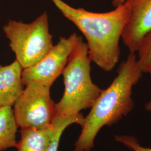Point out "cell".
Returning a JSON list of instances; mask_svg holds the SVG:
<instances>
[{"label":"cell","instance_id":"1","mask_svg":"<svg viewBox=\"0 0 151 151\" xmlns=\"http://www.w3.org/2000/svg\"><path fill=\"white\" fill-rule=\"evenodd\" d=\"M62 15L73 23L87 41L92 62L105 72L113 70L120 57V40L130 14L126 1L105 12L75 8L63 0H51Z\"/></svg>","mask_w":151,"mask_h":151},{"label":"cell","instance_id":"2","mask_svg":"<svg viewBox=\"0 0 151 151\" xmlns=\"http://www.w3.org/2000/svg\"><path fill=\"white\" fill-rule=\"evenodd\" d=\"M143 75L136 54L129 53L119 65L113 82L103 90L85 118L75 151H91L95 138L103 127L116 124L133 110V88Z\"/></svg>","mask_w":151,"mask_h":151},{"label":"cell","instance_id":"3","mask_svg":"<svg viewBox=\"0 0 151 151\" xmlns=\"http://www.w3.org/2000/svg\"><path fill=\"white\" fill-rule=\"evenodd\" d=\"M91 62L86 43L80 37L62 72L65 91L55 105V116L76 115L93 106L103 90L92 80Z\"/></svg>","mask_w":151,"mask_h":151},{"label":"cell","instance_id":"4","mask_svg":"<svg viewBox=\"0 0 151 151\" xmlns=\"http://www.w3.org/2000/svg\"><path fill=\"white\" fill-rule=\"evenodd\" d=\"M2 31L23 70L37 63L53 46L47 12L30 23L10 20Z\"/></svg>","mask_w":151,"mask_h":151},{"label":"cell","instance_id":"5","mask_svg":"<svg viewBox=\"0 0 151 151\" xmlns=\"http://www.w3.org/2000/svg\"><path fill=\"white\" fill-rule=\"evenodd\" d=\"M50 87L32 82L25 86L14 105V115L18 127L45 129L52 126L55 115Z\"/></svg>","mask_w":151,"mask_h":151},{"label":"cell","instance_id":"6","mask_svg":"<svg viewBox=\"0 0 151 151\" xmlns=\"http://www.w3.org/2000/svg\"><path fill=\"white\" fill-rule=\"evenodd\" d=\"M80 37L73 33L67 38L60 37L57 44L37 63L24 69L22 72L24 86L35 82L52 86L54 81L62 74Z\"/></svg>","mask_w":151,"mask_h":151},{"label":"cell","instance_id":"7","mask_svg":"<svg viewBox=\"0 0 151 151\" xmlns=\"http://www.w3.org/2000/svg\"><path fill=\"white\" fill-rule=\"evenodd\" d=\"M130 14L122 39L129 53H137L142 39L151 31V0H125Z\"/></svg>","mask_w":151,"mask_h":151},{"label":"cell","instance_id":"8","mask_svg":"<svg viewBox=\"0 0 151 151\" xmlns=\"http://www.w3.org/2000/svg\"><path fill=\"white\" fill-rule=\"evenodd\" d=\"M23 68L15 60L11 64H0V107L14 106L24 90Z\"/></svg>","mask_w":151,"mask_h":151},{"label":"cell","instance_id":"9","mask_svg":"<svg viewBox=\"0 0 151 151\" xmlns=\"http://www.w3.org/2000/svg\"><path fill=\"white\" fill-rule=\"evenodd\" d=\"M21 138L17 142V151H47L54 135V128L37 129L22 128Z\"/></svg>","mask_w":151,"mask_h":151},{"label":"cell","instance_id":"10","mask_svg":"<svg viewBox=\"0 0 151 151\" xmlns=\"http://www.w3.org/2000/svg\"><path fill=\"white\" fill-rule=\"evenodd\" d=\"M17 128L12 107H0V151L16 147Z\"/></svg>","mask_w":151,"mask_h":151},{"label":"cell","instance_id":"11","mask_svg":"<svg viewBox=\"0 0 151 151\" xmlns=\"http://www.w3.org/2000/svg\"><path fill=\"white\" fill-rule=\"evenodd\" d=\"M85 117L81 113L68 117L55 116L52 122L54 128V135L47 151H58L60 139L65 129L70 125L77 124L83 125Z\"/></svg>","mask_w":151,"mask_h":151},{"label":"cell","instance_id":"12","mask_svg":"<svg viewBox=\"0 0 151 151\" xmlns=\"http://www.w3.org/2000/svg\"><path fill=\"white\" fill-rule=\"evenodd\" d=\"M137 62L144 73L151 75V31L142 39L137 52Z\"/></svg>","mask_w":151,"mask_h":151},{"label":"cell","instance_id":"13","mask_svg":"<svg viewBox=\"0 0 151 151\" xmlns=\"http://www.w3.org/2000/svg\"><path fill=\"white\" fill-rule=\"evenodd\" d=\"M115 140L122 143L126 147L133 151H151V148L145 147L140 145L138 139L132 135H114Z\"/></svg>","mask_w":151,"mask_h":151},{"label":"cell","instance_id":"14","mask_svg":"<svg viewBox=\"0 0 151 151\" xmlns=\"http://www.w3.org/2000/svg\"><path fill=\"white\" fill-rule=\"evenodd\" d=\"M125 2V0H111L112 5L114 7H116L118 6L123 4Z\"/></svg>","mask_w":151,"mask_h":151},{"label":"cell","instance_id":"15","mask_svg":"<svg viewBox=\"0 0 151 151\" xmlns=\"http://www.w3.org/2000/svg\"><path fill=\"white\" fill-rule=\"evenodd\" d=\"M145 108L146 111L151 112V100L146 103L145 106Z\"/></svg>","mask_w":151,"mask_h":151}]
</instances>
